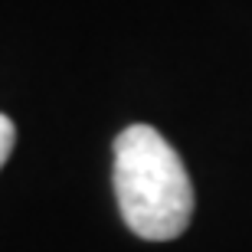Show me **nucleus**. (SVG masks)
<instances>
[{
  "instance_id": "obj_1",
  "label": "nucleus",
  "mask_w": 252,
  "mask_h": 252,
  "mask_svg": "<svg viewBox=\"0 0 252 252\" xmlns=\"http://www.w3.org/2000/svg\"><path fill=\"white\" fill-rule=\"evenodd\" d=\"M115 196L134 236L177 239L193 216V184L184 160L151 125H128L115 138Z\"/></svg>"
},
{
  "instance_id": "obj_2",
  "label": "nucleus",
  "mask_w": 252,
  "mask_h": 252,
  "mask_svg": "<svg viewBox=\"0 0 252 252\" xmlns=\"http://www.w3.org/2000/svg\"><path fill=\"white\" fill-rule=\"evenodd\" d=\"M13 141H17V128H13V122H10L7 115H0V167H3V160L10 158Z\"/></svg>"
}]
</instances>
